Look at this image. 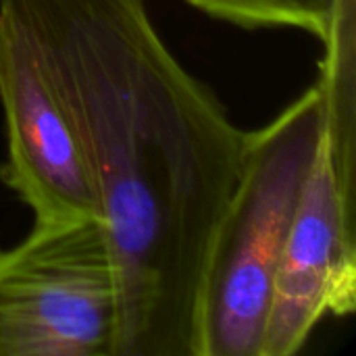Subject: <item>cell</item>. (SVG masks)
Segmentation results:
<instances>
[{"label": "cell", "instance_id": "4", "mask_svg": "<svg viewBox=\"0 0 356 356\" xmlns=\"http://www.w3.org/2000/svg\"><path fill=\"white\" fill-rule=\"evenodd\" d=\"M0 106L6 129L0 181L31 209L33 221L100 223L71 117L33 35L6 2H0Z\"/></svg>", "mask_w": 356, "mask_h": 356}, {"label": "cell", "instance_id": "6", "mask_svg": "<svg viewBox=\"0 0 356 356\" xmlns=\"http://www.w3.org/2000/svg\"><path fill=\"white\" fill-rule=\"evenodd\" d=\"M196 10L244 29L290 27L321 44L332 35L340 0H186Z\"/></svg>", "mask_w": 356, "mask_h": 356}, {"label": "cell", "instance_id": "3", "mask_svg": "<svg viewBox=\"0 0 356 356\" xmlns=\"http://www.w3.org/2000/svg\"><path fill=\"white\" fill-rule=\"evenodd\" d=\"M119 292L102 225L33 223L0 250V356H113Z\"/></svg>", "mask_w": 356, "mask_h": 356}, {"label": "cell", "instance_id": "5", "mask_svg": "<svg viewBox=\"0 0 356 356\" xmlns=\"http://www.w3.org/2000/svg\"><path fill=\"white\" fill-rule=\"evenodd\" d=\"M355 309V194L336 175L323 129L275 267L259 356L298 355L325 315Z\"/></svg>", "mask_w": 356, "mask_h": 356}, {"label": "cell", "instance_id": "2", "mask_svg": "<svg viewBox=\"0 0 356 356\" xmlns=\"http://www.w3.org/2000/svg\"><path fill=\"white\" fill-rule=\"evenodd\" d=\"M325 129L315 81L273 121L246 131L196 305V356H259L275 267Z\"/></svg>", "mask_w": 356, "mask_h": 356}, {"label": "cell", "instance_id": "1", "mask_svg": "<svg viewBox=\"0 0 356 356\" xmlns=\"http://www.w3.org/2000/svg\"><path fill=\"white\" fill-rule=\"evenodd\" d=\"M0 2L33 35L83 150L119 292L113 356H196L200 277L246 131L146 0Z\"/></svg>", "mask_w": 356, "mask_h": 356}]
</instances>
